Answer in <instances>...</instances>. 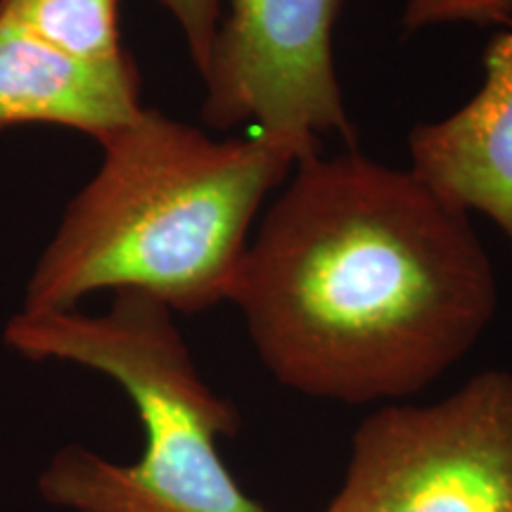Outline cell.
Instances as JSON below:
<instances>
[{"mask_svg":"<svg viewBox=\"0 0 512 512\" xmlns=\"http://www.w3.org/2000/svg\"><path fill=\"white\" fill-rule=\"evenodd\" d=\"M230 304L283 387L403 403L477 347L498 283L470 214L411 166L354 147L299 159L252 233Z\"/></svg>","mask_w":512,"mask_h":512,"instance_id":"6da1fadb","label":"cell"},{"mask_svg":"<svg viewBox=\"0 0 512 512\" xmlns=\"http://www.w3.org/2000/svg\"><path fill=\"white\" fill-rule=\"evenodd\" d=\"M98 143L100 169L38 256L22 311H74L100 290L171 313L230 302L261 207L297 152L261 133L216 140L152 107Z\"/></svg>","mask_w":512,"mask_h":512,"instance_id":"7a4b0ae2","label":"cell"},{"mask_svg":"<svg viewBox=\"0 0 512 512\" xmlns=\"http://www.w3.org/2000/svg\"><path fill=\"white\" fill-rule=\"evenodd\" d=\"M3 344L29 361H64L107 375L124 389L145 444L121 465L72 444L38 475L43 501L69 512H271L223 463L219 441L235 437L240 413L197 370L174 313L138 292H117L100 316L19 311Z\"/></svg>","mask_w":512,"mask_h":512,"instance_id":"3957f363","label":"cell"},{"mask_svg":"<svg viewBox=\"0 0 512 512\" xmlns=\"http://www.w3.org/2000/svg\"><path fill=\"white\" fill-rule=\"evenodd\" d=\"M320 512H512L510 370L472 375L427 406L377 408Z\"/></svg>","mask_w":512,"mask_h":512,"instance_id":"277c9868","label":"cell"},{"mask_svg":"<svg viewBox=\"0 0 512 512\" xmlns=\"http://www.w3.org/2000/svg\"><path fill=\"white\" fill-rule=\"evenodd\" d=\"M342 0H226L204 72L202 121L216 131L252 124L299 159L323 136L356 131L335 67Z\"/></svg>","mask_w":512,"mask_h":512,"instance_id":"5b68a950","label":"cell"},{"mask_svg":"<svg viewBox=\"0 0 512 512\" xmlns=\"http://www.w3.org/2000/svg\"><path fill=\"white\" fill-rule=\"evenodd\" d=\"M479 91L408 138L411 169L441 200L482 214L512 247V19L486 43Z\"/></svg>","mask_w":512,"mask_h":512,"instance_id":"8992f818","label":"cell"},{"mask_svg":"<svg viewBox=\"0 0 512 512\" xmlns=\"http://www.w3.org/2000/svg\"><path fill=\"white\" fill-rule=\"evenodd\" d=\"M140 112V76L131 55L86 60L0 17V133L50 124L102 140Z\"/></svg>","mask_w":512,"mask_h":512,"instance_id":"52a82bcc","label":"cell"},{"mask_svg":"<svg viewBox=\"0 0 512 512\" xmlns=\"http://www.w3.org/2000/svg\"><path fill=\"white\" fill-rule=\"evenodd\" d=\"M0 17L76 57L117 60L126 55L119 0H0Z\"/></svg>","mask_w":512,"mask_h":512,"instance_id":"ba28073f","label":"cell"},{"mask_svg":"<svg viewBox=\"0 0 512 512\" xmlns=\"http://www.w3.org/2000/svg\"><path fill=\"white\" fill-rule=\"evenodd\" d=\"M512 19V0H406L403 27L422 31L444 24H505Z\"/></svg>","mask_w":512,"mask_h":512,"instance_id":"9c48e42d","label":"cell"},{"mask_svg":"<svg viewBox=\"0 0 512 512\" xmlns=\"http://www.w3.org/2000/svg\"><path fill=\"white\" fill-rule=\"evenodd\" d=\"M157 3L178 24L197 74L204 76L216 34H219L226 0H157Z\"/></svg>","mask_w":512,"mask_h":512,"instance_id":"30bf717a","label":"cell"}]
</instances>
